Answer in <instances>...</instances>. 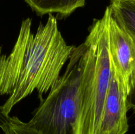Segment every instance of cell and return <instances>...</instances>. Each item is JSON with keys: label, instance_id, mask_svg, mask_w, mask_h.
<instances>
[{"label": "cell", "instance_id": "6", "mask_svg": "<svg viewBox=\"0 0 135 134\" xmlns=\"http://www.w3.org/2000/svg\"><path fill=\"white\" fill-rule=\"evenodd\" d=\"M38 15L55 13L60 18H65L76 9L83 7L86 0H25Z\"/></svg>", "mask_w": 135, "mask_h": 134}, {"label": "cell", "instance_id": "9", "mask_svg": "<svg viewBox=\"0 0 135 134\" xmlns=\"http://www.w3.org/2000/svg\"><path fill=\"white\" fill-rule=\"evenodd\" d=\"M1 129L5 134H40L16 116L10 117L7 123Z\"/></svg>", "mask_w": 135, "mask_h": 134}, {"label": "cell", "instance_id": "4", "mask_svg": "<svg viewBox=\"0 0 135 134\" xmlns=\"http://www.w3.org/2000/svg\"><path fill=\"white\" fill-rule=\"evenodd\" d=\"M112 63V62H111ZM128 92L112 64V77L102 112L97 134H125L129 130Z\"/></svg>", "mask_w": 135, "mask_h": 134}, {"label": "cell", "instance_id": "8", "mask_svg": "<svg viewBox=\"0 0 135 134\" xmlns=\"http://www.w3.org/2000/svg\"><path fill=\"white\" fill-rule=\"evenodd\" d=\"M2 47H0V95H3L6 89L7 80V56L2 53ZM10 116L7 115L3 111L1 106H0V128L7 123Z\"/></svg>", "mask_w": 135, "mask_h": 134}, {"label": "cell", "instance_id": "2", "mask_svg": "<svg viewBox=\"0 0 135 134\" xmlns=\"http://www.w3.org/2000/svg\"><path fill=\"white\" fill-rule=\"evenodd\" d=\"M107 7L102 18L95 19L85 40L87 49L79 87L76 134H97L112 77L108 45Z\"/></svg>", "mask_w": 135, "mask_h": 134}, {"label": "cell", "instance_id": "10", "mask_svg": "<svg viewBox=\"0 0 135 134\" xmlns=\"http://www.w3.org/2000/svg\"><path fill=\"white\" fill-rule=\"evenodd\" d=\"M128 110L132 109L135 112V77L127 97Z\"/></svg>", "mask_w": 135, "mask_h": 134}, {"label": "cell", "instance_id": "3", "mask_svg": "<svg viewBox=\"0 0 135 134\" xmlns=\"http://www.w3.org/2000/svg\"><path fill=\"white\" fill-rule=\"evenodd\" d=\"M87 46L75 47L59 82L50 91L26 125L40 134H76L79 87Z\"/></svg>", "mask_w": 135, "mask_h": 134}, {"label": "cell", "instance_id": "7", "mask_svg": "<svg viewBox=\"0 0 135 134\" xmlns=\"http://www.w3.org/2000/svg\"><path fill=\"white\" fill-rule=\"evenodd\" d=\"M111 16L135 42V0H111Z\"/></svg>", "mask_w": 135, "mask_h": 134}, {"label": "cell", "instance_id": "5", "mask_svg": "<svg viewBox=\"0 0 135 134\" xmlns=\"http://www.w3.org/2000/svg\"><path fill=\"white\" fill-rule=\"evenodd\" d=\"M108 28L112 64L129 93L135 77V42L113 19L109 9Z\"/></svg>", "mask_w": 135, "mask_h": 134}, {"label": "cell", "instance_id": "1", "mask_svg": "<svg viewBox=\"0 0 135 134\" xmlns=\"http://www.w3.org/2000/svg\"><path fill=\"white\" fill-rule=\"evenodd\" d=\"M30 18L22 21L14 45L21 61L14 91L1 105L7 115L35 89L40 99H43V95L59 82L62 68L76 47L66 43L52 14H49L45 24L40 23L35 34L32 32Z\"/></svg>", "mask_w": 135, "mask_h": 134}]
</instances>
